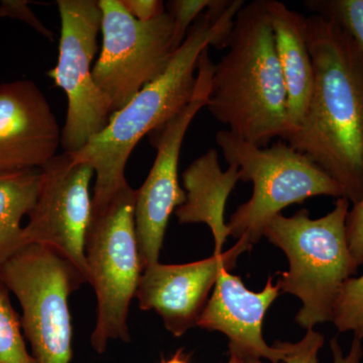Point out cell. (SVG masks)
<instances>
[{"label": "cell", "mask_w": 363, "mask_h": 363, "mask_svg": "<svg viewBox=\"0 0 363 363\" xmlns=\"http://www.w3.org/2000/svg\"><path fill=\"white\" fill-rule=\"evenodd\" d=\"M216 143L229 166H236L240 180L252 182L253 193L229 219V234L245 238L252 245L285 208L316 196L345 198L343 188L309 157L288 143L259 147L228 130L216 133Z\"/></svg>", "instance_id": "cell-5"}, {"label": "cell", "mask_w": 363, "mask_h": 363, "mask_svg": "<svg viewBox=\"0 0 363 363\" xmlns=\"http://www.w3.org/2000/svg\"><path fill=\"white\" fill-rule=\"evenodd\" d=\"M245 4V0H216L191 26L166 70L114 112L101 133L78 152L69 154L94 169L92 207L101 206L128 184L126 162L143 136L161 128L187 106L194 95L195 72L202 52L210 45L227 48L236 14Z\"/></svg>", "instance_id": "cell-2"}, {"label": "cell", "mask_w": 363, "mask_h": 363, "mask_svg": "<svg viewBox=\"0 0 363 363\" xmlns=\"http://www.w3.org/2000/svg\"><path fill=\"white\" fill-rule=\"evenodd\" d=\"M227 52L215 65L207 109L228 130L259 147L290 133L288 97L266 0L245 2Z\"/></svg>", "instance_id": "cell-3"}, {"label": "cell", "mask_w": 363, "mask_h": 363, "mask_svg": "<svg viewBox=\"0 0 363 363\" xmlns=\"http://www.w3.org/2000/svg\"><path fill=\"white\" fill-rule=\"evenodd\" d=\"M0 281L18 298L23 335L35 363H70L68 298L87 283L68 260L39 245L21 247L0 266Z\"/></svg>", "instance_id": "cell-7"}, {"label": "cell", "mask_w": 363, "mask_h": 363, "mask_svg": "<svg viewBox=\"0 0 363 363\" xmlns=\"http://www.w3.org/2000/svg\"><path fill=\"white\" fill-rule=\"evenodd\" d=\"M40 169L0 173V266L23 247V217L39 192Z\"/></svg>", "instance_id": "cell-17"}, {"label": "cell", "mask_w": 363, "mask_h": 363, "mask_svg": "<svg viewBox=\"0 0 363 363\" xmlns=\"http://www.w3.org/2000/svg\"><path fill=\"white\" fill-rule=\"evenodd\" d=\"M306 26L314 87L304 121L285 140L337 182L353 205L363 198V50L317 14Z\"/></svg>", "instance_id": "cell-1"}, {"label": "cell", "mask_w": 363, "mask_h": 363, "mask_svg": "<svg viewBox=\"0 0 363 363\" xmlns=\"http://www.w3.org/2000/svg\"><path fill=\"white\" fill-rule=\"evenodd\" d=\"M304 4L312 14L340 26L363 50V0H307Z\"/></svg>", "instance_id": "cell-20"}, {"label": "cell", "mask_w": 363, "mask_h": 363, "mask_svg": "<svg viewBox=\"0 0 363 363\" xmlns=\"http://www.w3.org/2000/svg\"><path fill=\"white\" fill-rule=\"evenodd\" d=\"M350 209V202L338 198L323 217L312 219L307 209H301L291 217L278 215L264 229V238L289 260L278 284L281 292L300 298L303 305L295 320L307 330L332 322L344 284L357 272L346 238Z\"/></svg>", "instance_id": "cell-4"}, {"label": "cell", "mask_w": 363, "mask_h": 363, "mask_svg": "<svg viewBox=\"0 0 363 363\" xmlns=\"http://www.w3.org/2000/svg\"><path fill=\"white\" fill-rule=\"evenodd\" d=\"M0 363H35L26 347L21 318L0 281Z\"/></svg>", "instance_id": "cell-19"}, {"label": "cell", "mask_w": 363, "mask_h": 363, "mask_svg": "<svg viewBox=\"0 0 363 363\" xmlns=\"http://www.w3.org/2000/svg\"><path fill=\"white\" fill-rule=\"evenodd\" d=\"M266 2L285 80L289 123L292 133L304 121L314 87V69L307 43V18L278 0Z\"/></svg>", "instance_id": "cell-16"}, {"label": "cell", "mask_w": 363, "mask_h": 363, "mask_svg": "<svg viewBox=\"0 0 363 363\" xmlns=\"http://www.w3.org/2000/svg\"><path fill=\"white\" fill-rule=\"evenodd\" d=\"M128 13L140 21H150L167 13L164 2L160 0H121Z\"/></svg>", "instance_id": "cell-25"}, {"label": "cell", "mask_w": 363, "mask_h": 363, "mask_svg": "<svg viewBox=\"0 0 363 363\" xmlns=\"http://www.w3.org/2000/svg\"><path fill=\"white\" fill-rule=\"evenodd\" d=\"M0 18H16L32 26L33 30L40 33L45 39L54 40V35L48 30L42 21L37 18L28 6V1L25 0H4L0 4Z\"/></svg>", "instance_id": "cell-24"}, {"label": "cell", "mask_w": 363, "mask_h": 363, "mask_svg": "<svg viewBox=\"0 0 363 363\" xmlns=\"http://www.w3.org/2000/svg\"><path fill=\"white\" fill-rule=\"evenodd\" d=\"M332 323L341 333L352 332L363 339V274L344 284L334 311Z\"/></svg>", "instance_id": "cell-21"}, {"label": "cell", "mask_w": 363, "mask_h": 363, "mask_svg": "<svg viewBox=\"0 0 363 363\" xmlns=\"http://www.w3.org/2000/svg\"><path fill=\"white\" fill-rule=\"evenodd\" d=\"M136 190L125 184L99 207H92L85 238L88 283L97 298L91 345L99 354L111 340L130 342L128 314L143 264L135 233Z\"/></svg>", "instance_id": "cell-6"}, {"label": "cell", "mask_w": 363, "mask_h": 363, "mask_svg": "<svg viewBox=\"0 0 363 363\" xmlns=\"http://www.w3.org/2000/svg\"><path fill=\"white\" fill-rule=\"evenodd\" d=\"M216 0H173L168 2L169 13L173 18V47L178 50L183 44L192 23L214 6Z\"/></svg>", "instance_id": "cell-22"}, {"label": "cell", "mask_w": 363, "mask_h": 363, "mask_svg": "<svg viewBox=\"0 0 363 363\" xmlns=\"http://www.w3.org/2000/svg\"><path fill=\"white\" fill-rule=\"evenodd\" d=\"M98 4L102 48L92 74L114 113L169 66L176 52L174 21L169 13L150 21H138L121 0H99Z\"/></svg>", "instance_id": "cell-9"}, {"label": "cell", "mask_w": 363, "mask_h": 363, "mask_svg": "<svg viewBox=\"0 0 363 363\" xmlns=\"http://www.w3.org/2000/svg\"><path fill=\"white\" fill-rule=\"evenodd\" d=\"M227 363H245V359L236 353L229 352V360Z\"/></svg>", "instance_id": "cell-27"}, {"label": "cell", "mask_w": 363, "mask_h": 363, "mask_svg": "<svg viewBox=\"0 0 363 363\" xmlns=\"http://www.w3.org/2000/svg\"><path fill=\"white\" fill-rule=\"evenodd\" d=\"M238 181V167L230 164L223 171L214 149L196 159L183 173L186 201L177 208L176 216L181 224H206L213 235L216 255L223 252L222 247L230 236L224 215L227 200Z\"/></svg>", "instance_id": "cell-15"}, {"label": "cell", "mask_w": 363, "mask_h": 363, "mask_svg": "<svg viewBox=\"0 0 363 363\" xmlns=\"http://www.w3.org/2000/svg\"><path fill=\"white\" fill-rule=\"evenodd\" d=\"M61 138L57 117L35 82L0 84V173L42 169L57 156Z\"/></svg>", "instance_id": "cell-13"}, {"label": "cell", "mask_w": 363, "mask_h": 363, "mask_svg": "<svg viewBox=\"0 0 363 363\" xmlns=\"http://www.w3.org/2000/svg\"><path fill=\"white\" fill-rule=\"evenodd\" d=\"M252 247L241 238L227 252L205 259L182 264L157 262L145 267L135 293L140 309L156 312L167 330L181 337L197 327L222 269H233L238 257Z\"/></svg>", "instance_id": "cell-12"}, {"label": "cell", "mask_w": 363, "mask_h": 363, "mask_svg": "<svg viewBox=\"0 0 363 363\" xmlns=\"http://www.w3.org/2000/svg\"><path fill=\"white\" fill-rule=\"evenodd\" d=\"M61 38L58 64L47 72L68 98V112L62 130L64 152L73 154L106 128L111 102L100 90L91 64L98 50L102 13L95 0H58Z\"/></svg>", "instance_id": "cell-8"}, {"label": "cell", "mask_w": 363, "mask_h": 363, "mask_svg": "<svg viewBox=\"0 0 363 363\" xmlns=\"http://www.w3.org/2000/svg\"><path fill=\"white\" fill-rule=\"evenodd\" d=\"M37 200L23 225V247L44 245L73 264L88 283L85 238L92 213L90 184L94 169L67 152L40 169Z\"/></svg>", "instance_id": "cell-11"}, {"label": "cell", "mask_w": 363, "mask_h": 363, "mask_svg": "<svg viewBox=\"0 0 363 363\" xmlns=\"http://www.w3.org/2000/svg\"><path fill=\"white\" fill-rule=\"evenodd\" d=\"M346 238L353 259L363 266V198L350 208L346 218Z\"/></svg>", "instance_id": "cell-23"}, {"label": "cell", "mask_w": 363, "mask_h": 363, "mask_svg": "<svg viewBox=\"0 0 363 363\" xmlns=\"http://www.w3.org/2000/svg\"><path fill=\"white\" fill-rule=\"evenodd\" d=\"M324 335L314 329H308L304 337L298 342H281L285 350L284 363H318V353L324 345ZM362 339L353 338L350 352L344 355L342 348L336 337L330 340L333 363H360L363 357ZM245 363H264L257 358H243Z\"/></svg>", "instance_id": "cell-18"}, {"label": "cell", "mask_w": 363, "mask_h": 363, "mask_svg": "<svg viewBox=\"0 0 363 363\" xmlns=\"http://www.w3.org/2000/svg\"><path fill=\"white\" fill-rule=\"evenodd\" d=\"M208 50L202 52L198 62L197 84L191 101L152 133L156 160L135 194V233L143 269L159 262L169 217L186 201L185 191L179 184V160L189 126L198 112L206 107L211 91L215 65Z\"/></svg>", "instance_id": "cell-10"}, {"label": "cell", "mask_w": 363, "mask_h": 363, "mask_svg": "<svg viewBox=\"0 0 363 363\" xmlns=\"http://www.w3.org/2000/svg\"><path fill=\"white\" fill-rule=\"evenodd\" d=\"M279 294L281 288L272 277L267 279L262 291L252 292L240 277L223 269L197 327L223 333L229 339V352L242 358H264L272 363L284 362L286 352L281 341L269 346L262 335L267 310Z\"/></svg>", "instance_id": "cell-14"}, {"label": "cell", "mask_w": 363, "mask_h": 363, "mask_svg": "<svg viewBox=\"0 0 363 363\" xmlns=\"http://www.w3.org/2000/svg\"><path fill=\"white\" fill-rule=\"evenodd\" d=\"M162 363H190L186 359L185 357H183L181 351H178L173 357L169 358V359L166 360V362H162Z\"/></svg>", "instance_id": "cell-26"}]
</instances>
